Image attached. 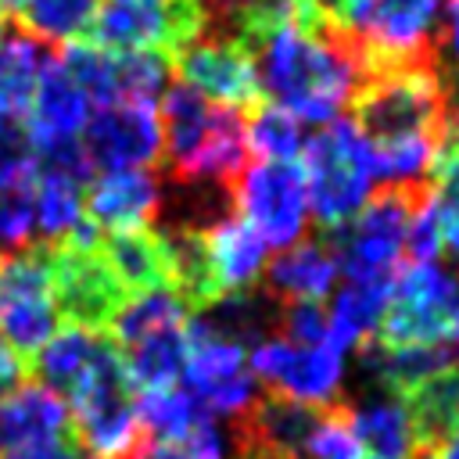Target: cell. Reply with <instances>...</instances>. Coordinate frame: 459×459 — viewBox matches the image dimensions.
Wrapping results in <instances>:
<instances>
[{
	"instance_id": "obj_6",
	"label": "cell",
	"mask_w": 459,
	"mask_h": 459,
	"mask_svg": "<svg viewBox=\"0 0 459 459\" xmlns=\"http://www.w3.org/2000/svg\"><path fill=\"white\" fill-rule=\"evenodd\" d=\"M430 197L427 186H384L362 204V212L326 237L344 280H394L398 258L405 255V237L412 212Z\"/></svg>"
},
{
	"instance_id": "obj_27",
	"label": "cell",
	"mask_w": 459,
	"mask_h": 459,
	"mask_svg": "<svg viewBox=\"0 0 459 459\" xmlns=\"http://www.w3.org/2000/svg\"><path fill=\"white\" fill-rule=\"evenodd\" d=\"M50 61V47L29 32H11L0 39V118H25L39 72Z\"/></svg>"
},
{
	"instance_id": "obj_45",
	"label": "cell",
	"mask_w": 459,
	"mask_h": 459,
	"mask_svg": "<svg viewBox=\"0 0 459 459\" xmlns=\"http://www.w3.org/2000/svg\"><path fill=\"white\" fill-rule=\"evenodd\" d=\"M452 341H455V351H459V316H455V326H452Z\"/></svg>"
},
{
	"instance_id": "obj_41",
	"label": "cell",
	"mask_w": 459,
	"mask_h": 459,
	"mask_svg": "<svg viewBox=\"0 0 459 459\" xmlns=\"http://www.w3.org/2000/svg\"><path fill=\"white\" fill-rule=\"evenodd\" d=\"M22 384H29V362L22 359V351H14L0 337V398L14 394Z\"/></svg>"
},
{
	"instance_id": "obj_33",
	"label": "cell",
	"mask_w": 459,
	"mask_h": 459,
	"mask_svg": "<svg viewBox=\"0 0 459 459\" xmlns=\"http://www.w3.org/2000/svg\"><path fill=\"white\" fill-rule=\"evenodd\" d=\"M93 11H97V0H29L14 22L22 32L43 43H54V39L72 43L86 36Z\"/></svg>"
},
{
	"instance_id": "obj_25",
	"label": "cell",
	"mask_w": 459,
	"mask_h": 459,
	"mask_svg": "<svg viewBox=\"0 0 459 459\" xmlns=\"http://www.w3.org/2000/svg\"><path fill=\"white\" fill-rule=\"evenodd\" d=\"M391 283L394 280H344L333 305H330V337L326 344L337 348V351H348V348H359L366 344L380 319H384V308H387V298H391Z\"/></svg>"
},
{
	"instance_id": "obj_24",
	"label": "cell",
	"mask_w": 459,
	"mask_h": 459,
	"mask_svg": "<svg viewBox=\"0 0 459 459\" xmlns=\"http://www.w3.org/2000/svg\"><path fill=\"white\" fill-rule=\"evenodd\" d=\"M194 319L208 333L247 351V348H258L262 341H269L273 330H280V301L269 298L265 290L247 287V290H233V294L215 298L208 308L194 312Z\"/></svg>"
},
{
	"instance_id": "obj_12",
	"label": "cell",
	"mask_w": 459,
	"mask_h": 459,
	"mask_svg": "<svg viewBox=\"0 0 459 459\" xmlns=\"http://www.w3.org/2000/svg\"><path fill=\"white\" fill-rule=\"evenodd\" d=\"M50 273H54V305L68 326H82L93 333H108L122 305L129 301L100 247H72L65 240L50 244Z\"/></svg>"
},
{
	"instance_id": "obj_40",
	"label": "cell",
	"mask_w": 459,
	"mask_h": 459,
	"mask_svg": "<svg viewBox=\"0 0 459 459\" xmlns=\"http://www.w3.org/2000/svg\"><path fill=\"white\" fill-rule=\"evenodd\" d=\"M0 459H86V452L79 448V441L72 434L61 437H47V441H29L18 448H7Z\"/></svg>"
},
{
	"instance_id": "obj_32",
	"label": "cell",
	"mask_w": 459,
	"mask_h": 459,
	"mask_svg": "<svg viewBox=\"0 0 459 459\" xmlns=\"http://www.w3.org/2000/svg\"><path fill=\"white\" fill-rule=\"evenodd\" d=\"M111 54V50H108ZM169 57L161 54H111V104H147L161 100L169 90Z\"/></svg>"
},
{
	"instance_id": "obj_20",
	"label": "cell",
	"mask_w": 459,
	"mask_h": 459,
	"mask_svg": "<svg viewBox=\"0 0 459 459\" xmlns=\"http://www.w3.org/2000/svg\"><path fill=\"white\" fill-rule=\"evenodd\" d=\"M201 233H204L208 265L219 294L247 290L265 273V244L244 219L237 215L212 219L208 226H201Z\"/></svg>"
},
{
	"instance_id": "obj_42",
	"label": "cell",
	"mask_w": 459,
	"mask_h": 459,
	"mask_svg": "<svg viewBox=\"0 0 459 459\" xmlns=\"http://www.w3.org/2000/svg\"><path fill=\"white\" fill-rule=\"evenodd\" d=\"M445 39L459 61V0H445Z\"/></svg>"
},
{
	"instance_id": "obj_21",
	"label": "cell",
	"mask_w": 459,
	"mask_h": 459,
	"mask_svg": "<svg viewBox=\"0 0 459 459\" xmlns=\"http://www.w3.org/2000/svg\"><path fill=\"white\" fill-rule=\"evenodd\" d=\"M337 258L326 240H298L265 265V294L283 301H319L333 290Z\"/></svg>"
},
{
	"instance_id": "obj_23",
	"label": "cell",
	"mask_w": 459,
	"mask_h": 459,
	"mask_svg": "<svg viewBox=\"0 0 459 459\" xmlns=\"http://www.w3.org/2000/svg\"><path fill=\"white\" fill-rule=\"evenodd\" d=\"M100 255L126 294L169 290V251L161 230H126L100 237Z\"/></svg>"
},
{
	"instance_id": "obj_13",
	"label": "cell",
	"mask_w": 459,
	"mask_h": 459,
	"mask_svg": "<svg viewBox=\"0 0 459 459\" xmlns=\"http://www.w3.org/2000/svg\"><path fill=\"white\" fill-rule=\"evenodd\" d=\"M247 369L255 380H265L273 394H283L290 402L326 409L341 391L344 380V359L330 344H294L283 337H269L258 348H251Z\"/></svg>"
},
{
	"instance_id": "obj_39",
	"label": "cell",
	"mask_w": 459,
	"mask_h": 459,
	"mask_svg": "<svg viewBox=\"0 0 459 459\" xmlns=\"http://www.w3.org/2000/svg\"><path fill=\"white\" fill-rule=\"evenodd\" d=\"M32 230H36V219H32V204H29L25 186L0 194V255L25 247Z\"/></svg>"
},
{
	"instance_id": "obj_11",
	"label": "cell",
	"mask_w": 459,
	"mask_h": 459,
	"mask_svg": "<svg viewBox=\"0 0 459 459\" xmlns=\"http://www.w3.org/2000/svg\"><path fill=\"white\" fill-rule=\"evenodd\" d=\"M237 219H244L265 247H294L308 226V190L301 165L255 161L230 186Z\"/></svg>"
},
{
	"instance_id": "obj_15",
	"label": "cell",
	"mask_w": 459,
	"mask_h": 459,
	"mask_svg": "<svg viewBox=\"0 0 459 459\" xmlns=\"http://www.w3.org/2000/svg\"><path fill=\"white\" fill-rule=\"evenodd\" d=\"M183 86L197 90L222 108H255L262 100V82L255 54L237 36H201L183 54H176Z\"/></svg>"
},
{
	"instance_id": "obj_34",
	"label": "cell",
	"mask_w": 459,
	"mask_h": 459,
	"mask_svg": "<svg viewBox=\"0 0 459 459\" xmlns=\"http://www.w3.org/2000/svg\"><path fill=\"white\" fill-rule=\"evenodd\" d=\"M430 204L441 233V251L459 255V143H452L430 176Z\"/></svg>"
},
{
	"instance_id": "obj_22",
	"label": "cell",
	"mask_w": 459,
	"mask_h": 459,
	"mask_svg": "<svg viewBox=\"0 0 459 459\" xmlns=\"http://www.w3.org/2000/svg\"><path fill=\"white\" fill-rule=\"evenodd\" d=\"M348 416H351V430H355L362 452H369V459H412L416 455V437H412V420H409L405 398L373 387V394L348 402Z\"/></svg>"
},
{
	"instance_id": "obj_37",
	"label": "cell",
	"mask_w": 459,
	"mask_h": 459,
	"mask_svg": "<svg viewBox=\"0 0 459 459\" xmlns=\"http://www.w3.org/2000/svg\"><path fill=\"white\" fill-rule=\"evenodd\" d=\"M32 143L22 129V122L0 118V194L7 190H22L32 176Z\"/></svg>"
},
{
	"instance_id": "obj_17",
	"label": "cell",
	"mask_w": 459,
	"mask_h": 459,
	"mask_svg": "<svg viewBox=\"0 0 459 459\" xmlns=\"http://www.w3.org/2000/svg\"><path fill=\"white\" fill-rule=\"evenodd\" d=\"M90 108L93 104H90L86 90L72 79V72L61 65V57L50 54V61L39 72L29 115H25V136L32 143V151L79 140L90 122Z\"/></svg>"
},
{
	"instance_id": "obj_38",
	"label": "cell",
	"mask_w": 459,
	"mask_h": 459,
	"mask_svg": "<svg viewBox=\"0 0 459 459\" xmlns=\"http://www.w3.org/2000/svg\"><path fill=\"white\" fill-rule=\"evenodd\" d=\"M280 333L294 344H326L330 316L319 301H283L280 305Z\"/></svg>"
},
{
	"instance_id": "obj_44",
	"label": "cell",
	"mask_w": 459,
	"mask_h": 459,
	"mask_svg": "<svg viewBox=\"0 0 459 459\" xmlns=\"http://www.w3.org/2000/svg\"><path fill=\"white\" fill-rule=\"evenodd\" d=\"M25 4H29V0H0V11H4V14H11V18H18Z\"/></svg>"
},
{
	"instance_id": "obj_9",
	"label": "cell",
	"mask_w": 459,
	"mask_h": 459,
	"mask_svg": "<svg viewBox=\"0 0 459 459\" xmlns=\"http://www.w3.org/2000/svg\"><path fill=\"white\" fill-rule=\"evenodd\" d=\"M65 405L72 409V437L93 459H126L143 437L136 416V387L129 384L115 341L97 362V369L86 377V384Z\"/></svg>"
},
{
	"instance_id": "obj_8",
	"label": "cell",
	"mask_w": 459,
	"mask_h": 459,
	"mask_svg": "<svg viewBox=\"0 0 459 459\" xmlns=\"http://www.w3.org/2000/svg\"><path fill=\"white\" fill-rule=\"evenodd\" d=\"M459 316V276L441 262H409L394 273L391 298L373 341L387 348H427L452 337Z\"/></svg>"
},
{
	"instance_id": "obj_16",
	"label": "cell",
	"mask_w": 459,
	"mask_h": 459,
	"mask_svg": "<svg viewBox=\"0 0 459 459\" xmlns=\"http://www.w3.org/2000/svg\"><path fill=\"white\" fill-rule=\"evenodd\" d=\"M79 143L90 169H147L161 161V122L147 104H108L90 115Z\"/></svg>"
},
{
	"instance_id": "obj_31",
	"label": "cell",
	"mask_w": 459,
	"mask_h": 459,
	"mask_svg": "<svg viewBox=\"0 0 459 459\" xmlns=\"http://www.w3.org/2000/svg\"><path fill=\"white\" fill-rule=\"evenodd\" d=\"M244 140H247V154H255L258 161H294L305 147L301 122L290 111L276 108L273 100H258L255 108H247Z\"/></svg>"
},
{
	"instance_id": "obj_10",
	"label": "cell",
	"mask_w": 459,
	"mask_h": 459,
	"mask_svg": "<svg viewBox=\"0 0 459 459\" xmlns=\"http://www.w3.org/2000/svg\"><path fill=\"white\" fill-rule=\"evenodd\" d=\"M57 333L50 244L0 255V337L14 351H39Z\"/></svg>"
},
{
	"instance_id": "obj_2",
	"label": "cell",
	"mask_w": 459,
	"mask_h": 459,
	"mask_svg": "<svg viewBox=\"0 0 459 459\" xmlns=\"http://www.w3.org/2000/svg\"><path fill=\"white\" fill-rule=\"evenodd\" d=\"M355 129L369 147L434 143L448 151L459 143V97L441 75V65H405L369 72L355 97Z\"/></svg>"
},
{
	"instance_id": "obj_35",
	"label": "cell",
	"mask_w": 459,
	"mask_h": 459,
	"mask_svg": "<svg viewBox=\"0 0 459 459\" xmlns=\"http://www.w3.org/2000/svg\"><path fill=\"white\" fill-rule=\"evenodd\" d=\"M308 459H362V445L351 430L348 402H333L319 412V423L305 445Z\"/></svg>"
},
{
	"instance_id": "obj_43",
	"label": "cell",
	"mask_w": 459,
	"mask_h": 459,
	"mask_svg": "<svg viewBox=\"0 0 459 459\" xmlns=\"http://www.w3.org/2000/svg\"><path fill=\"white\" fill-rule=\"evenodd\" d=\"M430 459H459V423L452 427V434L441 441V448H437Z\"/></svg>"
},
{
	"instance_id": "obj_14",
	"label": "cell",
	"mask_w": 459,
	"mask_h": 459,
	"mask_svg": "<svg viewBox=\"0 0 459 459\" xmlns=\"http://www.w3.org/2000/svg\"><path fill=\"white\" fill-rule=\"evenodd\" d=\"M186 391H194L208 412L222 416H244L251 402L258 398L255 377L247 369L244 348L208 333L197 319H186V359H183Z\"/></svg>"
},
{
	"instance_id": "obj_29",
	"label": "cell",
	"mask_w": 459,
	"mask_h": 459,
	"mask_svg": "<svg viewBox=\"0 0 459 459\" xmlns=\"http://www.w3.org/2000/svg\"><path fill=\"white\" fill-rule=\"evenodd\" d=\"M25 194H29V204H32L36 230L50 244L65 240L82 222V183L79 179H72L65 172H54V169L32 165Z\"/></svg>"
},
{
	"instance_id": "obj_28",
	"label": "cell",
	"mask_w": 459,
	"mask_h": 459,
	"mask_svg": "<svg viewBox=\"0 0 459 459\" xmlns=\"http://www.w3.org/2000/svg\"><path fill=\"white\" fill-rule=\"evenodd\" d=\"M118 355H122V366L136 391L172 387L179 380L183 359H186V323L154 330V333L118 348Z\"/></svg>"
},
{
	"instance_id": "obj_4",
	"label": "cell",
	"mask_w": 459,
	"mask_h": 459,
	"mask_svg": "<svg viewBox=\"0 0 459 459\" xmlns=\"http://www.w3.org/2000/svg\"><path fill=\"white\" fill-rule=\"evenodd\" d=\"M362 65V79L380 68L441 65V0H344L326 18Z\"/></svg>"
},
{
	"instance_id": "obj_19",
	"label": "cell",
	"mask_w": 459,
	"mask_h": 459,
	"mask_svg": "<svg viewBox=\"0 0 459 459\" xmlns=\"http://www.w3.org/2000/svg\"><path fill=\"white\" fill-rule=\"evenodd\" d=\"M111 337L108 333H93L82 326H61L32 359L29 373L36 377L39 387L54 391L57 398H72L86 377L97 369V362L108 355Z\"/></svg>"
},
{
	"instance_id": "obj_1",
	"label": "cell",
	"mask_w": 459,
	"mask_h": 459,
	"mask_svg": "<svg viewBox=\"0 0 459 459\" xmlns=\"http://www.w3.org/2000/svg\"><path fill=\"white\" fill-rule=\"evenodd\" d=\"M262 93L298 122H333L351 104L362 65L344 36L319 18L316 25H287L251 43Z\"/></svg>"
},
{
	"instance_id": "obj_7",
	"label": "cell",
	"mask_w": 459,
	"mask_h": 459,
	"mask_svg": "<svg viewBox=\"0 0 459 459\" xmlns=\"http://www.w3.org/2000/svg\"><path fill=\"white\" fill-rule=\"evenodd\" d=\"M208 36L197 0H100L86 29V43L111 54L176 57L194 39Z\"/></svg>"
},
{
	"instance_id": "obj_26",
	"label": "cell",
	"mask_w": 459,
	"mask_h": 459,
	"mask_svg": "<svg viewBox=\"0 0 459 459\" xmlns=\"http://www.w3.org/2000/svg\"><path fill=\"white\" fill-rule=\"evenodd\" d=\"M409 420L416 437V455H434L441 441L459 423V366H448L423 380L409 398Z\"/></svg>"
},
{
	"instance_id": "obj_36",
	"label": "cell",
	"mask_w": 459,
	"mask_h": 459,
	"mask_svg": "<svg viewBox=\"0 0 459 459\" xmlns=\"http://www.w3.org/2000/svg\"><path fill=\"white\" fill-rule=\"evenodd\" d=\"M126 459H222V434L212 420L183 437H140Z\"/></svg>"
},
{
	"instance_id": "obj_30",
	"label": "cell",
	"mask_w": 459,
	"mask_h": 459,
	"mask_svg": "<svg viewBox=\"0 0 459 459\" xmlns=\"http://www.w3.org/2000/svg\"><path fill=\"white\" fill-rule=\"evenodd\" d=\"M136 416H140V434L143 437H183L204 423H212L215 416L208 412V405L186 391V387H158V391H140L136 398Z\"/></svg>"
},
{
	"instance_id": "obj_18",
	"label": "cell",
	"mask_w": 459,
	"mask_h": 459,
	"mask_svg": "<svg viewBox=\"0 0 459 459\" xmlns=\"http://www.w3.org/2000/svg\"><path fill=\"white\" fill-rule=\"evenodd\" d=\"M161 201L158 176L147 169H118L104 172L93 179L82 208L90 212V222L108 237V233H126V230H143Z\"/></svg>"
},
{
	"instance_id": "obj_3",
	"label": "cell",
	"mask_w": 459,
	"mask_h": 459,
	"mask_svg": "<svg viewBox=\"0 0 459 459\" xmlns=\"http://www.w3.org/2000/svg\"><path fill=\"white\" fill-rule=\"evenodd\" d=\"M161 158L179 183H219L230 194L233 179L247 169L244 111L222 108L190 86L161 93Z\"/></svg>"
},
{
	"instance_id": "obj_5",
	"label": "cell",
	"mask_w": 459,
	"mask_h": 459,
	"mask_svg": "<svg viewBox=\"0 0 459 459\" xmlns=\"http://www.w3.org/2000/svg\"><path fill=\"white\" fill-rule=\"evenodd\" d=\"M301 176L316 222L333 233L348 226L373 190V151L351 118L326 122L301 147Z\"/></svg>"
},
{
	"instance_id": "obj_46",
	"label": "cell",
	"mask_w": 459,
	"mask_h": 459,
	"mask_svg": "<svg viewBox=\"0 0 459 459\" xmlns=\"http://www.w3.org/2000/svg\"><path fill=\"white\" fill-rule=\"evenodd\" d=\"M0 25H4V11H0Z\"/></svg>"
}]
</instances>
